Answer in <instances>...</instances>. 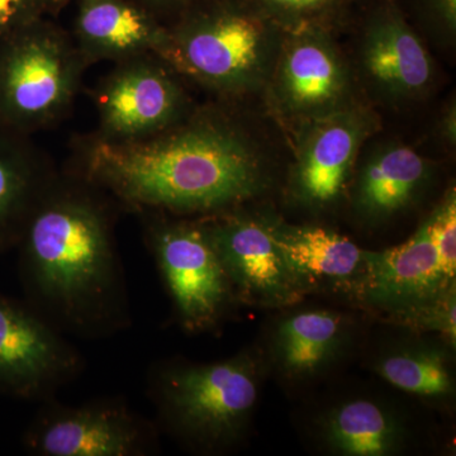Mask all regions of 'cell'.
<instances>
[{
    "instance_id": "cell-15",
    "label": "cell",
    "mask_w": 456,
    "mask_h": 456,
    "mask_svg": "<svg viewBox=\"0 0 456 456\" xmlns=\"http://www.w3.org/2000/svg\"><path fill=\"white\" fill-rule=\"evenodd\" d=\"M272 227L285 265L302 293L338 290L358 296L369 251L329 228L279 221H273Z\"/></svg>"
},
{
    "instance_id": "cell-19",
    "label": "cell",
    "mask_w": 456,
    "mask_h": 456,
    "mask_svg": "<svg viewBox=\"0 0 456 456\" xmlns=\"http://www.w3.org/2000/svg\"><path fill=\"white\" fill-rule=\"evenodd\" d=\"M346 338V321L336 312H294L275 329L273 355L285 377L308 379L338 359Z\"/></svg>"
},
{
    "instance_id": "cell-3",
    "label": "cell",
    "mask_w": 456,
    "mask_h": 456,
    "mask_svg": "<svg viewBox=\"0 0 456 456\" xmlns=\"http://www.w3.org/2000/svg\"><path fill=\"white\" fill-rule=\"evenodd\" d=\"M167 29L156 55L180 77L228 98L266 86L284 35L251 0H208Z\"/></svg>"
},
{
    "instance_id": "cell-16",
    "label": "cell",
    "mask_w": 456,
    "mask_h": 456,
    "mask_svg": "<svg viewBox=\"0 0 456 456\" xmlns=\"http://www.w3.org/2000/svg\"><path fill=\"white\" fill-rule=\"evenodd\" d=\"M86 65L159 53L167 25L134 0H79L71 33Z\"/></svg>"
},
{
    "instance_id": "cell-8",
    "label": "cell",
    "mask_w": 456,
    "mask_h": 456,
    "mask_svg": "<svg viewBox=\"0 0 456 456\" xmlns=\"http://www.w3.org/2000/svg\"><path fill=\"white\" fill-rule=\"evenodd\" d=\"M265 86L279 112L299 123L355 104L349 66L321 27L284 33Z\"/></svg>"
},
{
    "instance_id": "cell-1",
    "label": "cell",
    "mask_w": 456,
    "mask_h": 456,
    "mask_svg": "<svg viewBox=\"0 0 456 456\" xmlns=\"http://www.w3.org/2000/svg\"><path fill=\"white\" fill-rule=\"evenodd\" d=\"M77 175L140 213H220L268 185L256 145L226 113L193 110L169 130L131 142L84 134Z\"/></svg>"
},
{
    "instance_id": "cell-21",
    "label": "cell",
    "mask_w": 456,
    "mask_h": 456,
    "mask_svg": "<svg viewBox=\"0 0 456 456\" xmlns=\"http://www.w3.org/2000/svg\"><path fill=\"white\" fill-rule=\"evenodd\" d=\"M56 178L42 154L0 152V220L17 209L31 216Z\"/></svg>"
},
{
    "instance_id": "cell-13",
    "label": "cell",
    "mask_w": 456,
    "mask_h": 456,
    "mask_svg": "<svg viewBox=\"0 0 456 456\" xmlns=\"http://www.w3.org/2000/svg\"><path fill=\"white\" fill-rule=\"evenodd\" d=\"M360 59L369 82L386 97L421 98L434 84V59L393 2H384L369 13Z\"/></svg>"
},
{
    "instance_id": "cell-14",
    "label": "cell",
    "mask_w": 456,
    "mask_h": 456,
    "mask_svg": "<svg viewBox=\"0 0 456 456\" xmlns=\"http://www.w3.org/2000/svg\"><path fill=\"white\" fill-rule=\"evenodd\" d=\"M452 289L455 281L444 273L428 217L403 244L369 251L356 297L393 314L424 305Z\"/></svg>"
},
{
    "instance_id": "cell-22",
    "label": "cell",
    "mask_w": 456,
    "mask_h": 456,
    "mask_svg": "<svg viewBox=\"0 0 456 456\" xmlns=\"http://www.w3.org/2000/svg\"><path fill=\"white\" fill-rule=\"evenodd\" d=\"M260 13L281 32L321 27L331 28L340 20L347 0H251Z\"/></svg>"
},
{
    "instance_id": "cell-26",
    "label": "cell",
    "mask_w": 456,
    "mask_h": 456,
    "mask_svg": "<svg viewBox=\"0 0 456 456\" xmlns=\"http://www.w3.org/2000/svg\"><path fill=\"white\" fill-rule=\"evenodd\" d=\"M419 13L432 31L446 41L456 35V0H416Z\"/></svg>"
},
{
    "instance_id": "cell-25",
    "label": "cell",
    "mask_w": 456,
    "mask_h": 456,
    "mask_svg": "<svg viewBox=\"0 0 456 456\" xmlns=\"http://www.w3.org/2000/svg\"><path fill=\"white\" fill-rule=\"evenodd\" d=\"M69 0H0V40L44 18H55Z\"/></svg>"
},
{
    "instance_id": "cell-27",
    "label": "cell",
    "mask_w": 456,
    "mask_h": 456,
    "mask_svg": "<svg viewBox=\"0 0 456 456\" xmlns=\"http://www.w3.org/2000/svg\"><path fill=\"white\" fill-rule=\"evenodd\" d=\"M134 2L139 3L165 23V20H173L189 9L197 7L208 0H134Z\"/></svg>"
},
{
    "instance_id": "cell-11",
    "label": "cell",
    "mask_w": 456,
    "mask_h": 456,
    "mask_svg": "<svg viewBox=\"0 0 456 456\" xmlns=\"http://www.w3.org/2000/svg\"><path fill=\"white\" fill-rule=\"evenodd\" d=\"M82 359L49 321L0 298V384L26 398L49 397Z\"/></svg>"
},
{
    "instance_id": "cell-20",
    "label": "cell",
    "mask_w": 456,
    "mask_h": 456,
    "mask_svg": "<svg viewBox=\"0 0 456 456\" xmlns=\"http://www.w3.org/2000/svg\"><path fill=\"white\" fill-rule=\"evenodd\" d=\"M374 370L399 391L428 401H449L455 393L452 355L444 346L415 341L383 353Z\"/></svg>"
},
{
    "instance_id": "cell-18",
    "label": "cell",
    "mask_w": 456,
    "mask_h": 456,
    "mask_svg": "<svg viewBox=\"0 0 456 456\" xmlns=\"http://www.w3.org/2000/svg\"><path fill=\"white\" fill-rule=\"evenodd\" d=\"M321 434L338 455L389 456L404 449L408 428L398 412L379 401L355 398L331 408Z\"/></svg>"
},
{
    "instance_id": "cell-2",
    "label": "cell",
    "mask_w": 456,
    "mask_h": 456,
    "mask_svg": "<svg viewBox=\"0 0 456 456\" xmlns=\"http://www.w3.org/2000/svg\"><path fill=\"white\" fill-rule=\"evenodd\" d=\"M99 189L77 175L47 189L26 224V268L41 308L68 329L93 332L122 314L112 220Z\"/></svg>"
},
{
    "instance_id": "cell-9",
    "label": "cell",
    "mask_w": 456,
    "mask_h": 456,
    "mask_svg": "<svg viewBox=\"0 0 456 456\" xmlns=\"http://www.w3.org/2000/svg\"><path fill=\"white\" fill-rule=\"evenodd\" d=\"M290 187L310 208H326L344 196L360 149L377 127L368 108L353 104L338 112L299 123Z\"/></svg>"
},
{
    "instance_id": "cell-28",
    "label": "cell",
    "mask_w": 456,
    "mask_h": 456,
    "mask_svg": "<svg viewBox=\"0 0 456 456\" xmlns=\"http://www.w3.org/2000/svg\"><path fill=\"white\" fill-rule=\"evenodd\" d=\"M437 134L444 142L450 146L455 145L456 141V110L455 103H450L441 114L439 122H437Z\"/></svg>"
},
{
    "instance_id": "cell-7",
    "label": "cell",
    "mask_w": 456,
    "mask_h": 456,
    "mask_svg": "<svg viewBox=\"0 0 456 456\" xmlns=\"http://www.w3.org/2000/svg\"><path fill=\"white\" fill-rule=\"evenodd\" d=\"M147 239L183 325L207 330L220 320L233 294L204 222L167 220L163 213H142Z\"/></svg>"
},
{
    "instance_id": "cell-10",
    "label": "cell",
    "mask_w": 456,
    "mask_h": 456,
    "mask_svg": "<svg viewBox=\"0 0 456 456\" xmlns=\"http://www.w3.org/2000/svg\"><path fill=\"white\" fill-rule=\"evenodd\" d=\"M272 224L235 213L204 221L233 294L253 305L284 307L303 293L285 265Z\"/></svg>"
},
{
    "instance_id": "cell-4",
    "label": "cell",
    "mask_w": 456,
    "mask_h": 456,
    "mask_svg": "<svg viewBox=\"0 0 456 456\" xmlns=\"http://www.w3.org/2000/svg\"><path fill=\"white\" fill-rule=\"evenodd\" d=\"M259 373L250 354L213 364H167L154 371L151 392L164 425L176 437L202 452H218L248 428Z\"/></svg>"
},
{
    "instance_id": "cell-23",
    "label": "cell",
    "mask_w": 456,
    "mask_h": 456,
    "mask_svg": "<svg viewBox=\"0 0 456 456\" xmlns=\"http://www.w3.org/2000/svg\"><path fill=\"white\" fill-rule=\"evenodd\" d=\"M455 289L444 293L443 296L426 302L424 305L408 308V310L393 312V320H398L402 325L437 332L446 338L449 346L455 347L456 317Z\"/></svg>"
},
{
    "instance_id": "cell-17",
    "label": "cell",
    "mask_w": 456,
    "mask_h": 456,
    "mask_svg": "<svg viewBox=\"0 0 456 456\" xmlns=\"http://www.w3.org/2000/svg\"><path fill=\"white\" fill-rule=\"evenodd\" d=\"M428 178L430 164L419 152L402 143H384L356 175L354 207L367 221L388 220L415 202Z\"/></svg>"
},
{
    "instance_id": "cell-6",
    "label": "cell",
    "mask_w": 456,
    "mask_h": 456,
    "mask_svg": "<svg viewBox=\"0 0 456 456\" xmlns=\"http://www.w3.org/2000/svg\"><path fill=\"white\" fill-rule=\"evenodd\" d=\"M182 77L156 53L116 62L93 90L95 137L131 142L169 130L193 112Z\"/></svg>"
},
{
    "instance_id": "cell-5",
    "label": "cell",
    "mask_w": 456,
    "mask_h": 456,
    "mask_svg": "<svg viewBox=\"0 0 456 456\" xmlns=\"http://www.w3.org/2000/svg\"><path fill=\"white\" fill-rule=\"evenodd\" d=\"M88 66L53 18L0 40V116L18 131L47 130L73 110Z\"/></svg>"
},
{
    "instance_id": "cell-12",
    "label": "cell",
    "mask_w": 456,
    "mask_h": 456,
    "mask_svg": "<svg viewBox=\"0 0 456 456\" xmlns=\"http://www.w3.org/2000/svg\"><path fill=\"white\" fill-rule=\"evenodd\" d=\"M33 452L44 456L145 455L151 434L123 404L55 407L42 413L29 432Z\"/></svg>"
},
{
    "instance_id": "cell-24",
    "label": "cell",
    "mask_w": 456,
    "mask_h": 456,
    "mask_svg": "<svg viewBox=\"0 0 456 456\" xmlns=\"http://www.w3.org/2000/svg\"><path fill=\"white\" fill-rule=\"evenodd\" d=\"M432 240L439 254L441 266L452 281L456 278V196L450 189L443 202L428 216Z\"/></svg>"
}]
</instances>
